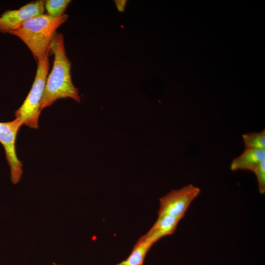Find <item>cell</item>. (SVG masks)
Listing matches in <instances>:
<instances>
[{"label": "cell", "mask_w": 265, "mask_h": 265, "mask_svg": "<svg viewBox=\"0 0 265 265\" xmlns=\"http://www.w3.org/2000/svg\"><path fill=\"white\" fill-rule=\"evenodd\" d=\"M45 0L31 1L18 9L5 11L0 16V32L9 33L28 19L44 14Z\"/></svg>", "instance_id": "8992f818"}, {"label": "cell", "mask_w": 265, "mask_h": 265, "mask_svg": "<svg viewBox=\"0 0 265 265\" xmlns=\"http://www.w3.org/2000/svg\"><path fill=\"white\" fill-rule=\"evenodd\" d=\"M242 138L245 147L265 150V130L244 134Z\"/></svg>", "instance_id": "8fae6325"}, {"label": "cell", "mask_w": 265, "mask_h": 265, "mask_svg": "<svg viewBox=\"0 0 265 265\" xmlns=\"http://www.w3.org/2000/svg\"><path fill=\"white\" fill-rule=\"evenodd\" d=\"M183 217L169 215L158 216L155 224L143 237L154 244L161 238L172 234Z\"/></svg>", "instance_id": "52a82bcc"}, {"label": "cell", "mask_w": 265, "mask_h": 265, "mask_svg": "<svg viewBox=\"0 0 265 265\" xmlns=\"http://www.w3.org/2000/svg\"><path fill=\"white\" fill-rule=\"evenodd\" d=\"M68 18L67 14L54 18L43 14L27 20L9 33L22 40L38 62L48 55L50 43L56 30Z\"/></svg>", "instance_id": "7a4b0ae2"}, {"label": "cell", "mask_w": 265, "mask_h": 265, "mask_svg": "<svg viewBox=\"0 0 265 265\" xmlns=\"http://www.w3.org/2000/svg\"><path fill=\"white\" fill-rule=\"evenodd\" d=\"M50 67L48 55L37 62L36 76L31 88L21 106L15 111V118L22 125L38 129V119Z\"/></svg>", "instance_id": "3957f363"}, {"label": "cell", "mask_w": 265, "mask_h": 265, "mask_svg": "<svg viewBox=\"0 0 265 265\" xmlns=\"http://www.w3.org/2000/svg\"><path fill=\"white\" fill-rule=\"evenodd\" d=\"M265 160V150L245 147L243 152L234 159L231 164V169L248 170L253 171Z\"/></svg>", "instance_id": "ba28073f"}, {"label": "cell", "mask_w": 265, "mask_h": 265, "mask_svg": "<svg viewBox=\"0 0 265 265\" xmlns=\"http://www.w3.org/2000/svg\"><path fill=\"white\" fill-rule=\"evenodd\" d=\"M49 50L53 54L54 60L52 70L47 79L41 110L60 99L69 98L77 102L81 100L78 88L72 82L71 62L66 54L62 33H54Z\"/></svg>", "instance_id": "6da1fadb"}, {"label": "cell", "mask_w": 265, "mask_h": 265, "mask_svg": "<svg viewBox=\"0 0 265 265\" xmlns=\"http://www.w3.org/2000/svg\"><path fill=\"white\" fill-rule=\"evenodd\" d=\"M200 192V189L192 184L172 190L159 199V216L169 215L184 217L189 206Z\"/></svg>", "instance_id": "5b68a950"}, {"label": "cell", "mask_w": 265, "mask_h": 265, "mask_svg": "<svg viewBox=\"0 0 265 265\" xmlns=\"http://www.w3.org/2000/svg\"><path fill=\"white\" fill-rule=\"evenodd\" d=\"M22 126L17 118L9 122H0V142L4 149L10 168L11 180L14 184L19 183L23 174L22 162L17 157L15 147L16 136Z\"/></svg>", "instance_id": "277c9868"}, {"label": "cell", "mask_w": 265, "mask_h": 265, "mask_svg": "<svg viewBox=\"0 0 265 265\" xmlns=\"http://www.w3.org/2000/svg\"><path fill=\"white\" fill-rule=\"evenodd\" d=\"M71 1L69 0H45L44 9L49 16L57 18L64 15L68 5Z\"/></svg>", "instance_id": "30bf717a"}, {"label": "cell", "mask_w": 265, "mask_h": 265, "mask_svg": "<svg viewBox=\"0 0 265 265\" xmlns=\"http://www.w3.org/2000/svg\"><path fill=\"white\" fill-rule=\"evenodd\" d=\"M153 244L142 236L128 257L115 265H143L145 256Z\"/></svg>", "instance_id": "9c48e42d"}, {"label": "cell", "mask_w": 265, "mask_h": 265, "mask_svg": "<svg viewBox=\"0 0 265 265\" xmlns=\"http://www.w3.org/2000/svg\"><path fill=\"white\" fill-rule=\"evenodd\" d=\"M253 172L257 177L259 192L263 194L265 192V160H263Z\"/></svg>", "instance_id": "7c38bea8"}]
</instances>
